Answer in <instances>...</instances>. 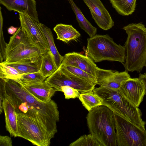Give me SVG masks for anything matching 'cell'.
<instances>
[{"mask_svg":"<svg viewBox=\"0 0 146 146\" xmlns=\"http://www.w3.org/2000/svg\"><path fill=\"white\" fill-rule=\"evenodd\" d=\"M0 98L8 99L17 114L21 113L35 120L47 131L51 138L57 132L56 123L59 113L53 100L45 103L39 101L26 90L18 80L0 78Z\"/></svg>","mask_w":146,"mask_h":146,"instance_id":"cell-1","label":"cell"},{"mask_svg":"<svg viewBox=\"0 0 146 146\" xmlns=\"http://www.w3.org/2000/svg\"><path fill=\"white\" fill-rule=\"evenodd\" d=\"M123 29L127 35L123 64L128 72H140L146 65V27L141 22L130 23Z\"/></svg>","mask_w":146,"mask_h":146,"instance_id":"cell-2","label":"cell"},{"mask_svg":"<svg viewBox=\"0 0 146 146\" xmlns=\"http://www.w3.org/2000/svg\"><path fill=\"white\" fill-rule=\"evenodd\" d=\"M86 119L90 133L103 146H117L113 112L102 105L88 111Z\"/></svg>","mask_w":146,"mask_h":146,"instance_id":"cell-3","label":"cell"},{"mask_svg":"<svg viewBox=\"0 0 146 146\" xmlns=\"http://www.w3.org/2000/svg\"><path fill=\"white\" fill-rule=\"evenodd\" d=\"M86 53L95 62L108 60L123 64L125 61L124 46L116 44L108 35H96L88 38Z\"/></svg>","mask_w":146,"mask_h":146,"instance_id":"cell-4","label":"cell"},{"mask_svg":"<svg viewBox=\"0 0 146 146\" xmlns=\"http://www.w3.org/2000/svg\"><path fill=\"white\" fill-rule=\"evenodd\" d=\"M118 146H146V130L113 113Z\"/></svg>","mask_w":146,"mask_h":146,"instance_id":"cell-5","label":"cell"},{"mask_svg":"<svg viewBox=\"0 0 146 146\" xmlns=\"http://www.w3.org/2000/svg\"><path fill=\"white\" fill-rule=\"evenodd\" d=\"M17 114V137L26 139L37 146L50 145L52 138L43 127L31 117L21 113Z\"/></svg>","mask_w":146,"mask_h":146,"instance_id":"cell-6","label":"cell"},{"mask_svg":"<svg viewBox=\"0 0 146 146\" xmlns=\"http://www.w3.org/2000/svg\"><path fill=\"white\" fill-rule=\"evenodd\" d=\"M45 82L57 91L61 92L62 86H68L77 90L81 93L93 91L96 85L73 74L61 64Z\"/></svg>","mask_w":146,"mask_h":146,"instance_id":"cell-7","label":"cell"},{"mask_svg":"<svg viewBox=\"0 0 146 146\" xmlns=\"http://www.w3.org/2000/svg\"><path fill=\"white\" fill-rule=\"evenodd\" d=\"M62 64L78 68L93 76L96 78L98 83L116 71L100 68L88 56L75 52L66 54L63 56Z\"/></svg>","mask_w":146,"mask_h":146,"instance_id":"cell-8","label":"cell"},{"mask_svg":"<svg viewBox=\"0 0 146 146\" xmlns=\"http://www.w3.org/2000/svg\"><path fill=\"white\" fill-rule=\"evenodd\" d=\"M21 27L36 45L46 50H50L47 39L40 29L38 23L27 15L19 14Z\"/></svg>","mask_w":146,"mask_h":146,"instance_id":"cell-9","label":"cell"},{"mask_svg":"<svg viewBox=\"0 0 146 146\" xmlns=\"http://www.w3.org/2000/svg\"><path fill=\"white\" fill-rule=\"evenodd\" d=\"M47 51L37 46L32 41L27 42L20 44L5 54V61L3 62H13L25 59L40 56Z\"/></svg>","mask_w":146,"mask_h":146,"instance_id":"cell-10","label":"cell"},{"mask_svg":"<svg viewBox=\"0 0 146 146\" xmlns=\"http://www.w3.org/2000/svg\"><path fill=\"white\" fill-rule=\"evenodd\" d=\"M88 7L92 17L100 28L108 30L114 25L108 11L100 0H83Z\"/></svg>","mask_w":146,"mask_h":146,"instance_id":"cell-11","label":"cell"},{"mask_svg":"<svg viewBox=\"0 0 146 146\" xmlns=\"http://www.w3.org/2000/svg\"><path fill=\"white\" fill-rule=\"evenodd\" d=\"M125 96L138 107L145 95L143 83L139 78H130L124 82L120 88Z\"/></svg>","mask_w":146,"mask_h":146,"instance_id":"cell-12","label":"cell"},{"mask_svg":"<svg viewBox=\"0 0 146 146\" xmlns=\"http://www.w3.org/2000/svg\"><path fill=\"white\" fill-rule=\"evenodd\" d=\"M0 3L9 11L28 15L39 23L35 0H0Z\"/></svg>","mask_w":146,"mask_h":146,"instance_id":"cell-13","label":"cell"},{"mask_svg":"<svg viewBox=\"0 0 146 146\" xmlns=\"http://www.w3.org/2000/svg\"><path fill=\"white\" fill-rule=\"evenodd\" d=\"M23 85L28 92L37 100L45 103L50 102L52 100L51 97L57 91L45 81Z\"/></svg>","mask_w":146,"mask_h":146,"instance_id":"cell-14","label":"cell"},{"mask_svg":"<svg viewBox=\"0 0 146 146\" xmlns=\"http://www.w3.org/2000/svg\"><path fill=\"white\" fill-rule=\"evenodd\" d=\"M2 106L5 118V127L11 135L17 137V114L10 101L6 98H3Z\"/></svg>","mask_w":146,"mask_h":146,"instance_id":"cell-15","label":"cell"},{"mask_svg":"<svg viewBox=\"0 0 146 146\" xmlns=\"http://www.w3.org/2000/svg\"><path fill=\"white\" fill-rule=\"evenodd\" d=\"M3 62L14 68L22 75L39 71L41 63V56L25 59L13 62Z\"/></svg>","mask_w":146,"mask_h":146,"instance_id":"cell-16","label":"cell"},{"mask_svg":"<svg viewBox=\"0 0 146 146\" xmlns=\"http://www.w3.org/2000/svg\"><path fill=\"white\" fill-rule=\"evenodd\" d=\"M53 30L57 35V39L66 43L76 40L81 36L79 32L71 25L58 24L54 27Z\"/></svg>","mask_w":146,"mask_h":146,"instance_id":"cell-17","label":"cell"},{"mask_svg":"<svg viewBox=\"0 0 146 146\" xmlns=\"http://www.w3.org/2000/svg\"><path fill=\"white\" fill-rule=\"evenodd\" d=\"M67 0L70 4L71 8L76 15V20L80 27L88 34L90 38L94 36L97 33V28L94 27L86 19L73 0Z\"/></svg>","mask_w":146,"mask_h":146,"instance_id":"cell-18","label":"cell"},{"mask_svg":"<svg viewBox=\"0 0 146 146\" xmlns=\"http://www.w3.org/2000/svg\"><path fill=\"white\" fill-rule=\"evenodd\" d=\"M130 78L127 71L119 72L116 71L113 74L98 82V84L100 86L120 89L123 83Z\"/></svg>","mask_w":146,"mask_h":146,"instance_id":"cell-19","label":"cell"},{"mask_svg":"<svg viewBox=\"0 0 146 146\" xmlns=\"http://www.w3.org/2000/svg\"><path fill=\"white\" fill-rule=\"evenodd\" d=\"M41 60L39 71L42 75L46 78L50 76L58 68L50 50L47 51L41 55Z\"/></svg>","mask_w":146,"mask_h":146,"instance_id":"cell-20","label":"cell"},{"mask_svg":"<svg viewBox=\"0 0 146 146\" xmlns=\"http://www.w3.org/2000/svg\"><path fill=\"white\" fill-rule=\"evenodd\" d=\"M38 25L47 39L50 50L53 55L56 65L58 68L62 63L63 56L60 54L55 46L51 30L42 23L39 22L38 23Z\"/></svg>","mask_w":146,"mask_h":146,"instance_id":"cell-21","label":"cell"},{"mask_svg":"<svg viewBox=\"0 0 146 146\" xmlns=\"http://www.w3.org/2000/svg\"><path fill=\"white\" fill-rule=\"evenodd\" d=\"M113 7L119 15L128 16L135 11L137 0H109Z\"/></svg>","mask_w":146,"mask_h":146,"instance_id":"cell-22","label":"cell"},{"mask_svg":"<svg viewBox=\"0 0 146 146\" xmlns=\"http://www.w3.org/2000/svg\"><path fill=\"white\" fill-rule=\"evenodd\" d=\"M30 41H32L25 31L20 26L17 31L10 37L9 43L6 44L4 55L20 44Z\"/></svg>","mask_w":146,"mask_h":146,"instance_id":"cell-23","label":"cell"},{"mask_svg":"<svg viewBox=\"0 0 146 146\" xmlns=\"http://www.w3.org/2000/svg\"><path fill=\"white\" fill-rule=\"evenodd\" d=\"M83 106L88 111L97 106L102 105L100 98L93 91L81 93L79 98Z\"/></svg>","mask_w":146,"mask_h":146,"instance_id":"cell-24","label":"cell"},{"mask_svg":"<svg viewBox=\"0 0 146 146\" xmlns=\"http://www.w3.org/2000/svg\"><path fill=\"white\" fill-rule=\"evenodd\" d=\"M69 146H103L91 133L80 136L71 143Z\"/></svg>","mask_w":146,"mask_h":146,"instance_id":"cell-25","label":"cell"},{"mask_svg":"<svg viewBox=\"0 0 146 146\" xmlns=\"http://www.w3.org/2000/svg\"><path fill=\"white\" fill-rule=\"evenodd\" d=\"M21 75L14 68L3 63H0V78L18 80Z\"/></svg>","mask_w":146,"mask_h":146,"instance_id":"cell-26","label":"cell"},{"mask_svg":"<svg viewBox=\"0 0 146 146\" xmlns=\"http://www.w3.org/2000/svg\"><path fill=\"white\" fill-rule=\"evenodd\" d=\"M47 78L44 76L40 71L36 72L23 74L19 80L23 84H33L42 82Z\"/></svg>","mask_w":146,"mask_h":146,"instance_id":"cell-27","label":"cell"},{"mask_svg":"<svg viewBox=\"0 0 146 146\" xmlns=\"http://www.w3.org/2000/svg\"><path fill=\"white\" fill-rule=\"evenodd\" d=\"M63 66L68 71L74 75L82 78L86 79L95 84H98L96 77L78 68L70 66H66L62 64Z\"/></svg>","mask_w":146,"mask_h":146,"instance_id":"cell-28","label":"cell"},{"mask_svg":"<svg viewBox=\"0 0 146 146\" xmlns=\"http://www.w3.org/2000/svg\"><path fill=\"white\" fill-rule=\"evenodd\" d=\"M61 92L64 93L65 99L79 98L81 93L77 89L68 86H62Z\"/></svg>","mask_w":146,"mask_h":146,"instance_id":"cell-29","label":"cell"},{"mask_svg":"<svg viewBox=\"0 0 146 146\" xmlns=\"http://www.w3.org/2000/svg\"><path fill=\"white\" fill-rule=\"evenodd\" d=\"M12 144L11 137L7 136H0V146H12Z\"/></svg>","mask_w":146,"mask_h":146,"instance_id":"cell-30","label":"cell"},{"mask_svg":"<svg viewBox=\"0 0 146 146\" xmlns=\"http://www.w3.org/2000/svg\"><path fill=\"white\" fill-rule=\"evenodd\" d=\"M139 78L144 84L145 89V95H146V73H145L144 74L140 73Z\"/></svg>","mask_w":146,"mask_h":146,"instance_id":"cell-31","label":"cell"},{"mask_svg":"<svg viewBox=\"0 0 146 146\" xmlns=\"http://www.w3.org/2000/svg\"><path fill=\"white\" fill-rule=\"evenodd\" d=\"M18 28L15 27L13 26H11L8 29V33L10 34H14L17 31Z\"/></svg>","mask_w":146,"mask_h":146,"instance_id":"cell-32","label":"cell"},{"mask_svg":"<svg viewBox=\"0 0 146 146\" xmlns=\"http://www.w3.org/2000/svg\"><path fill=\"white\" fill-rule=\"evenodd\" d=\"M145 67H146V66H145Z\"/></svg>","mask_w":146,"mask_h":146,"instance_id":"cell-33","label":"cell"}]
</instances>
